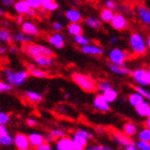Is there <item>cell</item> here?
I'll use <instances>...</instances> for the list:
<instances>
[{
  "label": "cell",
  "mask_w": 150,
  "mask_h": 150,
  "mask_svg": "<svg viewBox=\"0 0 150 150\" xmlns=\"http://www.w3.org/2000/svg\"><path fill=\"white\" fill-rule=\"evenodd\" d=\"M3 75L6 79V83L12 85L13 87H19V86H22L26 83L29 76V73L26 70L14 71L12 69L6 68V69L3 70Z\"/></svg>",
  "instance_id": "6da1fadb"
},
{
  "label": "cell",
  "mask_w": 150,
  "mask_h": 150,
  "mask_svg": "<svg viewBox=\"0 0 150 150\" xmlns=\"http://www.w3.org/2000/svg\"><path fill=\"white\" fill-rule=\"evenodd\" d=\"M129 45L130 48L136 56H144L147 53V44L144 35L139 32H133L129 39Z\"/></svg>",
  "instance_id": "7a4b0ae2"
},
{
  "label": "cell",
  "mask_w": 150,
  "mask_h": 150,
  "mask_svg": "<svg viewBox=\"0 0 150 150\" xmlns=\"http://www.w3.org/2000/svg\"><path fill=\"white\" fill-rule=\"evenodd\" d=\"M72 79L78 87L86 92H93L97 90V83L89 75L75 72L72 74Z\"/></svg>",
  "instance_id": "3957f363"
},
{
  "label": "cell",
  "mask_w": 150,
  "mask_h": 150,
  "mask_svg": "<svg viewBox=\"0 0 150 150\" xmlns=\"http://www.w3.org/2000/svg\"><path fill=\"white\" fill-rule=\"evenodd\" d=\"M23 50L25 52V54H27L28 56H30L31 58L35 56H40V55H44V56H54V52L50 50V47L41 45V44H35V43H25Z\"/></svg>",
  "instance_id": "277c9868"
},
{
  "label": "cell",
  "mask_w": 150,
  "mask_h": 150,
  "mask_svg": "<svg viewBox=\"0 0 150 150\" xmlns=\"http://www.w3.org/2000/svg\"><path fill=\"white\" fill-rule=\"evenodd\" d=\"M130 56L131 55L129 52H125L118 47H114L112 50H110L108 59L112 63H115L118 66H125V61L130 58Z\"/></svg>",
  "instance_id": "5b68a950"
},
{
  "label": "cell",
  "mask_w": 150,
  "mask_h": 150,
  "mask_svg": "<svg viewBox=\"0 0 150 150\" xmlns=\"http://www.w3.org/2000/svg\"><path fill=\"white\" fill-rule=\"evenodd\" d=\"M131 75L135 83L137 85H139V86L147 87V86L150 85V71L149 70L139 68V69L134 70V71L131 73Z\"/></svg>",
  "instance_id": "8992f818"
},
{
  "label": "cell",
  "mask_w": 150,
  "mask_h": 150,
  "mask_svg": "<svg viewBox=\"0 0 150 150\" xmlns=\"http://www.w3.org/2000/svg\"><path fill=\"white\" fill-rule=\"evenodd\" d=\"M110 25L114 29L118 30V31H122L125 29L128 28L129 23L128 19L125 18V15H122L121 13H115L112 16V21H110Z\"/></svg>",
  "instance_id": "52a82bcc"
},
{
  "label": "cell",
  "mask_w": 150,
  "mask_h": 150,
  "mask_svg": "<svg viewBox=\"0 0 150 150\" xmlns=\"http://www.w3.org/2000/svg\"><path fill=\"white\" fill-rule=\"evenodd\" d=\"M13 145H15V147L19 150H28L30 148L28 135L24 133H17L13 137Z\"/></svg>",
  "instance_id": "ba28073f"
},
{
  "label": "cell",
  "mask_w": 150,
  "mask_h": 150,
  "mask_svg": "<svg viewBox=\"0 0 150 150\" xmlns=\"http://www.w3.org/2000/svg\"><path fill=\"white\" fill-rule=\"evenodd\" d=\"M81 52L86 55H90V56H101L104 54L103 47H101L100 45L97 44H86L81 46Z\"/></svg>",
  "instance_id": "9c48e42d"
},
{
  "label": "cell",
  "mask_w": 150,
  "mask_h": 150,
  "mask_svg": "<svg viewBox=\"0 0 150 150\" xmlns=\"http://www.w3.org/2000/svg\"><path fill=\"white\" fill-rule=\"evenodd\" d=\"M93 107L96 110H100L102 112H107L110 110V105L107 102V100L104 98V96L102 93L98 94L97 97L94 98L93 100Z\"/></svg>",
  "instance_id": "30bf717a"
},
{
  "label": "cell",
  "mask_w": 150,
  "mask_h": 150,
  "mask_svg": "<svg viewBox=\"0 0 150 150\" xmlns=\"http://www.w3.org/2000/svg\"><path fill=\"white\" fill-rule=\"evenodd\" d=\"M48 43L60 50V48H63L66 45V39L60 33V31H55L54 33L48 35Z\"/></svg>",
  "instance_id": "8fae6325"
},
{
  "label": "cell",
  "mask_w": 150,
  "mask_h": 150,
  "mask_svg": "<svg viewBox=\"0 0 150 150\" xmlns=\"http://www.w3.org/2000/svg\"><path fill=\"white\" fill-rule=\"evenodd\" d=\"M112 138H114V141H115L116 144L118 145L119 147H122V148H125L127 146H129V145L134 144L130 136L125 135V133L122 134L120 132L112 133Z\"/></svg>",
  "instance_id": "7c38bea8"
},
{
  "label": "cell",
  "mask_w": 150,
  "mask_h": 150,
  "mask_svg": "<svg viewBox=\"0 0 150 150\" xmlns=\"http://www.w3.org/2000/svg\"><path fill=\"white\" fill-rule=\"evenodd\" d=\"M21 29H22L23 32H25L26 35H30V37H38L40 35V30L38 28V26L32 22H30V21L23 22Z\"/></svg>",
  "instance_id": "4fadbf2b"
},
{
  "label": "cell",
  "mask_w": 150,
  "mask_h": 150,
  "mask_svg": "<svg viewBox=\"0 0 150 150\" xmlns=\"http://www.w3.org/2000/svg\"><path fill=\"white\" fill-rule=\"evenodd\" d=\"M55 147L57 150H75V146L73 144L72 138L68 137L67 135L61 138H58Z\"/></svg>",
  "instance_id": "5bb4252c"
},
{
  "label": "cell",
  "mask_w": 150,
  "mask_h": 150,
  "mask_svg": "<svg viewBox=\"0 0 150 150\" xmlns=\"http://www.w3.org/2000/svg\"><path fill=\"white\" fill-rule=\"evenodd\" d=\"M108 69L112 73L119 76H130L132 73V71L130 69H128L125 66H118L115 63L110 62L108 63Z\"/></svg>",
  "instance_id": "9a60e30c"
},
{
  "label": "cell",
  "mask_w": 150,
  "mask_h": 150,
  "mask_svg": "<svg viewBox=\"0 0 150 150\" xmlns=\"http://www.w3.org/2000/svg\"><path fill=\"white\" fill-rule=\"evenodd\" d=\"M136 13H137L138 17L141 18L142 23L145 24L146 26L150 25V10L149 8L145 6H138L136 8Z\"/></svg>",
  "instance_id": "2e32d148"
},
{
  "label": "cell",
  "mask_w": 150,
  "mask_h": 150,
  "mask_svg": "<svg viewBox=\"0 0 150 150\" xmlns=\"http://www.w3.org/2000/svg\"><path fill=\"white\" fill-rule=\"evenodd\" d=\"M27 71L31 76L37 78H46L50 76L48 72L45 71L43 69H40V68H37L35 64H27Z\"/></svg>",
  "instance_id": "e0dca14e"
},
{
  "label": "cell",
  "mask_w": 150,
  "mask_h": 150,
  "mask_svg": "<svg viewBox=\"0 0 150 150\" xmlns=\"http://www.w3.org/2000/svg\"><path fill=\"white\" fill-rule=\"evenodd\" d=\"M35 64L42 68H48V67L54 64V58L50 56H44V55H40V56H35L32 58Z\"/></svg>",
  "instance_id": "ac0fdd59"
},
{
  "label": "cell",
  "mask_w": 150,
  "mask_h": 150,
  "mask_svg": "<svg viewBox=\"0 0 150 150\" xmlns=\"http://www.w3.org/2000/svg\"><path fill=\"white\" fill-rule=\"evenodd\" d=\"M71 138H72L73 144H74V146H75V150H83V149H85V148H87L88 139L86 137L74 133V135H73Z\"/></svg>",
  "instance_id": "d6986e66"
},
{
  "label": "cell",
  "mask_w": 150,
  "mask_h": 150,
  "mask_svg": "<svg viewBox=\"0 0 150 150\" xmlns=\"http://www.w3.org/2000/svg\"><path fill=\"white\" fill-rule=\"evenodd\" d=\"M66 18L70 23H81L83 21L81 13L76 9H69L66 12Z\"/></svg>",
  "instance_id": "ffe728a7"
},
{
  "label": "cell",
  "mask_w": 150,
  "mask_h": 150,
  "mask_svg": "<svg viewBox=\"0 0 150 150\" xmlns=\"http://www.w3.org/2000/svg\"><path fill=\"white\" fill-rule=\"evenodd\" d=\"M135 110L137 112V115L141 116V117H145V118L150 117V105L145 100L135 106Z\"/></svg>",
  "instance_id": "44dd1931"
},
{
  "label": "cell",
  "mask_w": 150,
  "mask_h": 150,
  "mask_svg": "<svg viewBox=\"0 0 150 150\" xmlns=\"http://www.w3.org/2000/svg\"><path fill=\"white\" fill-rule=\"evenodd\" d=\"M13 6H14L15 12L17 14H21V15H25L26 12L30 9V6H28V3H27L26 0H17V1L14 2Z\"/></svg>",
  "instance_id": "7402d4cb"
},
{
  "label": "cell",
  "mask_w": 150,
  "mask_h": 150,
  "mask_svg": "<svg viewBox=\"0 0 150 150\" xmlns=\"http://www.w3.org/2000/svg\"><path fill=\"white\" fill-rule=\"evenodd\" d=\"M28 139L30 143V147L37 148L44 143V136L40 133H30L28 135Z\"/></svg>",
  "instance_id": "603a6c76"
},
{
  "label": "cell",
  "mask_w": 150,
  "mask_h": 150,
  "mask_svg": "<svg viewBox=\"0 0 150 150\" xmlns=\"http://www.w3.org/2000/svg\"><path fill=\"white\" fill-rule=\"evenodd\" d=\"M12 40L16 43L19 44H25V43H29L32 41V37L26 35L25 32L19 31V32H15L14 35H12Z\"/></svg>",
  "instance_id": "cb8c5ba5"
},
{
  "label": "cell",
  "mask_w": 150,
  "mask_h": 150,
  "mask_svg": "<svg viewBox=\"0 0 150 150\" xmlns=\"http://www.w3.org/2000/svg\"><path fill=\"white\" fill-rule=\"evenodd\" d=\"M145 100V98L142 96L141 93H138L137 91H135V92H132V93L129 94L128 97V101H129V104L131 105V106L135 107L136 105L143 102Z\"/></svg>",
  "instance_id": "d4e9b609"
},
{
  "label": "cell",
  "mask_w": 150,
  "mask_h": 150,
  "mask_svg": "<svg viewBox=\"0 0 150 150\" xmlns=\"http://www.w3.org/2000/svg\"><path fill=\"white\" fill-rule=\"evenodd\" d=\"M25 96L30 102H32V103L38 104V103H41V102L43 101V96L41 93H39V92H37V91L27 90L25 92Z\"/></svg>",
  "instance_id": "484cf974"
},
{
  "label": "cell",
  "mask_w": 150,
  "mask_h": 150,
  "mask_svg": "<svg viewBox=\"0 0 150 150\" xmlns=\"http://www.w3.org/2000/svg\"><path fill=\"white\" fill-rule=\"evenodd\" d=\"M85 23L88 27H90L91 29H94V30H98V29L101 28V25H102V21L99 19L98 17H94V16H89L85 19Z\"/></svg>",
  "instance_id": "4316f807"
},
{
  "label": "cell",
  "mask_w": 150,
  "mask_h": 150,
  "mask_svg": "<svg viewBox=\"0 0 150 150\" xmlns=\"http://www.w3.org/2000/svg\"><path fill=\"white\" fill-rule=\"evenodd\" d=\"M102 94L104 96V98L106 99L108 103L115 102V101L118 99V92H117V90H115L112 87L108 88L106 90H104L103 92H102Z\"/></svg>",
  "instance_id": "83f0119b"
},
{
  "label": "cell",
  "mask_w": 150,
  "mask_h": 150,
  "mask_svg": "<svg viewBox=\"0 0 150 150\" xmlns=\"http://www.w3.org/2000/svg\"><path fill=\"white\" fill-rule=\"evenodd\" d=\"M137 131H138L137 125H135V123H133V122H127V123L123 125V133H125V135L130 136V137L136 135Z\"/></svg>",
  "instance_id": "f1b7e54d"
},
{
  "label": "cell",
  "mask_w": 150,
  "mask_h": 150,
  "mask_svg": "<svg viewBox=\"0 0 150 150\" xmlns=\"http://www.w3.org/2000/svg\"><path fill=\"white\" fill-rule=\"evenodd\" d=\"M68 32L70 35H76L83 33V26L79 23H70L68 26Z\"/></svg>",
  "instance_id": "f546056e"
},
{
  "label": "cell",
  "mask_w": 150,
  "mask_h": 150,
  "mask_svg": "<svg viewBox=\"0 0 150 150\" xmlns=\"http://www.w3.org/2000/svg\"><path fill=\"white\" fill-rule=\"evenodd\" d=\"M114 11L110 9H107V8H104L100 13V19L102 22H105V23H110L112 21V16H114Z\"/></svg>",
  "instance_id": "4dcf8cb0"
},
{
  "label": "cell",
  "mask_w": 150,
  "mask_h": 150,
  "mask_svg": "<svg viewBox=\"0 0 150 150\" xmlns=\"http://www.w3.org/2000/svg\"><path fill=\"white\" fill-rule=\"evenodd\" d=\"M12 41V35L8 29H0V43H10Z\"/></svg>",
  "instance_id": "1f68e13d"
},
{
  "label": "cell",
  "mask_w": 150,
  "mask_h": 150,
  "mask_svg": "<svg viewBox=\"0 0 150 150\" xmlns=\"http://www.w3.org/2000/svg\"><path fill=\"white\" fill-rule=\"evenodd\" d=\"M12 145H13V136H11L9 133L0 136V146L1 147H10Z\"/></svg>",
  "instance_id": "d6a6232c"
},
{
  "label": "cell",
  "mask_w": 150,
  "mask_h": 150,
  "mask_svg": "<svg viewBox=\"0 0 150 150\" xmlns=\"http://www.w3.org/2000/svg\"><path fill=\"white\" fill-rule=\"evenodd\" d=\"M42 8H43L45 11H48V12H54V11H57L58 8H59V4L53 0V1H50V2H45L42 3Z\"/></svg>",
  "instance_id": "836d02e7"
},
{
  "label": "cell",
  "mask_w": 150,
  "mask_h": 150,
  "mask_svg": "<svg viewBox=\"0 0 150 150\" xmlns=\"http://www.w3.org/2000/svg\"><path fill=\"white\" fill-rule=\"evenodd\" d=\"M137 134L138 139H142V141H147L150 142V129L149 128H145L143 130L136 133Z\"/></svg>",
  "instance_id": "e575fe53"
},
{
  "label": "cell",
  "mask_w": 150,
  "mask_h": 150,
  "mask_svg": "<svg viewBox=\"0 0 150 150\" xmlns=\"http://www.w3.org/2000/svg\"><path fill=\"white\" fill-rule=\"evenodd\" d=\"M74 42L79 46H83V45L89 43V39L87 37H85L83 33H79V35H74Z\"/></svg>",
  "instance_id": "d590c367"
},
{
  "label": "cell",
  "mask_w": 150,
  "mask_h": 150,
  "mask_svg": "<svg viewBox=\"0 0 150 150\" xmlns=\"http://www.w3.org/2000/svg\"><path fill=\"white\" fill-rule=\"evenodd\" d=\"M50 133L54 137V139H58V138H61L67 135V132L64 130H61V129H53Z\"/></svg>",
  "instance_id": "8d00e7d4"
},
{
  "label": "cell",
  "mask_w": 150,
  "mask_h": 150,
  "mask_svg": "<svg viewBox=\"0 0 150 150\" xmlns=\"http://www.w3.org/2000/svg\"><path fill=\"white\" fill-rule=\"evenodd\" d=\"M133 88L135 89V91H137L138 93H141L145 99H148V100L150 99V92L148 90H146L143 86H139V85H138V86H134Z\"/></svg>",
  "instance_id": "74e56055"
},
{
  "label": "cell",
  "mask_w": 150,
  "mask_h": 150,
  "mask_svg": "<svg viewBox=\"0 0 150 150\" xmlns=\"http://www.w3.org/2000/svg\"><path fill=\"white\" fill-rule=\"evenodd\" d=\"M13 89V86L10 85L9 83L6 81H0V93H3V92H9Z\"/></svg>",
  "instance_id": "f35d334b"
},
{
  "label": "cell",
  "mask_w": 150,
  "mask_h": 150,
  "mask_svg": "<svg viewBox=\"0 0 150 150\" xmlns=\"http://www.w3.org/2000/svg\"><path fill=\"white\" fill-rule=\"evenodd\" d=\"M135 145H136L137 149H139V150H150V142L139 139Z\"/></svg>",
  "instance_id": "ab89813d"
},
{
  "label": "cell",
  "mask_w": 150,
  "mask_h": 150,
  "mask_svg": "<svg viewBox=\"0 0 150 150\" xmlns=\"http://www.w3.org/2000/svg\"><path fill=\"white\" fill-rule=\"evenodd\" d=\"M27 3H28V6H30V9H33V10H39L42 8V2H41V0H26Z\"/></svg>",
  "instance_id": "60d3db41"
},
{
  "label": "cell",
  "mask_w": 150,
  "mask_h": 150,
  "mask_svg": "<svg viewBox=\"0 0 150 150\" xmlns=\"http://www.w3.org/2000/svg\"><path fill=\"white\" fill-rule=\"evenodd\" d=\"M10 121V115L8 112L0 110V125H6Z\"/></svg>",
  "instance_id": "b9f144b4"
},
{
  "label": "cell",
  "mask_w": 150,
  "mask_h": 150,
  "mask_svg": "<svg viewBox=\"0 0 150 150\" xmlns=\"http://www.w3.org/2000/svg\"><path fill=\"white\" fill-rule=\"evenodd\" d=\"M75 133H76V134L81 135V136H84V137H86L88 141H89V139H92V134H91V132L87 131V130H84V129H78V130L75 131Z\"/></svg>",
  "instance_id": "7bdbcfd3"
},
{
  "label": "cell",
  "mask_w": 150,
  "mask_h": 150,
  "mask_svg": "<svg viewBox=\"0 0 150 150\" xmlns=\"http://www.w3.org/2000/svg\"><path fill=\"white\" fill-rule=\"evenodd\" d=\"M112 87V84L110 83H108V81H100L99 84L97 85V89H99V90L101 91V92H103L104 90H106V89H108V88Z\"/></svg>",
  "instance_id": "ee69618b"
},
{
  "label": "cell",
  "mask_w": 150,
  "mask_h": 150,
  "mask_svg": "<svg viewBox=\"0 0 150 150\" xmlns=\"http://www.w3.org/2000/svg\"><path fill=\"white\" fill-rule=\"evenodd\" d=\"M105 8L114 11V10L117 9V3H116V1H114V0H106V1H105Z\"/></svg>",
  "instance_id": "f6af8a7d"
},
{
  "label": "cell",
  "mask_w": 150,
  "mask_h": 150,
  "mask_svg": "<svg viewBox=\"0 0 150 150\" xmlns=\"http://www.w3.org/2000/svg\"><path fill=\"white\" fill-rule=\"evenodd\" d=\"M87 149L88 150H110L112 148L107 147V146H103V145H93L91 147H88Z\"/></svg>",
  "instance_id": "bcb514c9"
},
{
  "label": "cell",
  "mask_w": 150,
  "mask_h": 150,
  "mask_svg": "<svg viewBox=\"0 0 150 150\" xmlns=\"http://www.w3.org/2000/svg\"><path fill=\"white\" fill-rule=\"evenodd\" d=\"M62 28H63V26L60 22H54L53 24H52V29H53L54 31H61Z\"/></svg>",
  "instance_id": "7dc6e473"
},
{
  "label": "cell",
  "mask_w": 150,
  "mask_h": 150,
  "mask_svg": "<svg viewBox=\"0 0 150 150\" xmlns=\"http://www.w3.org/2000/svg\"><path fill=\"white\" fill-rule=\"evenodd\" d=\"M35 149L37 150H52V145H50V143L44 142L43 144H41L40 146H38Z\"/></svg>",
  "instance_id": "c3c4849f"
},
{
  "label": "cell",
  "mask_w": 150,
  "mask_h": 150,
  "mask_svg": "<svg viewBox=\"0 0 150 150\" xmlns=\"http://www.w3.org/2000/svg\"><path fill=\"white\" fill-rule=\"evenodd\" d=\"M15 1L16 0H1L2 6H6V8H11V6H13V4H14Z\"/></svg>",
  "instance_id": "681fc988"
},
{
  "label": "cell",
  "mask_w": 150,
  "mask_h": 150,
  "mask_svg": "<svg viewBox=\"0 0 150 150\" xmlns=\"http://www.w3.org/2000/svg\"><path fill=\"white\" fill-rule=\"evenodd\" d=\"M35 14H37V10H33V9H29L27 12H26L25 15L27 16V17H30V18H32V17H35Z\"/></svg>",
  "instance_id": "f907efd6"
},
{
  "label": "cell",
  "mask_w": 150,
  "mask_h": 150,
  "mask_svg": "<svg viewBox=\"0 0 150 150\" xmlns=\"http://www.w3.org/2000/svg\"><path fill=\"white\" fill-rule=\"evenodd\" d=\"M9 133V130L6 127V125H0V136L4 134H8Z\"/></svg>",
  "instance_id": "816d5d0a"
},
{
  "label": "cell",
  "mask_w": 150,
  "mask_h": 150,
  "mask_svg": "<svg viewBox=\"0 0 150 150\" xmlns=\"http://www.w3.org/2000/svg\"><path fill=\"white\" fill-rule=\"evenodd\" d=\"M44 136V142H46V143H52V142H54L55 139H54V137L50 135V133H47V134H45V135H43Z\"/></svg>",
  "instance_id": "f5cc1de1"
},
{
  "label": "cell",
  "mask_w": 150,
  "mask_h": 150,
  "mask_svg": "<svg viewBox=\"0 0 150 150\" xmlns=\"http://www.w3.org/2000/svg\"><path fill=\"white\" fill-rule=\"evenodd\" d=\"M27 125H28V127H35V125H37V120L30 117V118L27 119Z\"/></svg>",
  "instance_id": "db71d44e"
},
{
  "label": "cell",
  "mask_w": 150,
  "mask_h": 150,
  "mask_svg": "<svg viewBox=\"0 0 150 150\" xmlns=\"http://www.w3.org/2000/svg\"><path fill=\"white\" fill-rule=\"evenodd\" d=\"M9 50H10V53L11 54H17L19 52V48H18L17 45H11L10 48H9Z\"/></svg>",
  "instance_id": "11a10c76"
},
{
  "label": "cell",
  "mask_w": 150,
  "mask_h": 150,
  "mask_svg": "<svg viewBox=\"0 0 150 150\" xmlns=\"http://www.w3.org/2000/svg\"><path fill=\"white\" fill-rule=\"evenodd\" d=\"M125 150H138L137 147H136V145L135 144H132V145H129L127 147L125 148Z\"/></svg>",
  "instance_id": "9f6ffc18"
},
{
  "label": "cell",
  "mask_w": 150,
  "mask_h": 150,
  "mask_svg": "<svg viewBox=\"0 0 150 150\" xmlns=\"http://www.w3.org/2000/svg\"><path fill=\"white\" fill-rule=\"evenodd\" d=\"M6 52H8V48L4 45H0V55H4Z\"/></svg>",
  "instance_id": "6f0895ef"
},
{
  "label": "cell",
  "mask_w": 150,
  "mask_h": 150,
  "mask_svg": "<svg viewBox=\"0 0 150 150\" xmlns=\"http://www.w3.org/2000/svg\"><path fill=\"white\" fill-rule=\"evenodd\" d=\"M110 42L112 44H117V43L119 42V39H118L117 37H112V38L110 39Z\"/></svg>",
  "instance_id": "680465c9"
},
{
  "label": "cell",
  "mask_w": 150,
  "mask_h": 150,
  "mask_svg": "<svg viewBox=\"0 0 150 150\" xmlns=\"http://www.w3.org/2000/svg\"><path fill=\"white\" fill-rule=\"evenodd\" d=\"M145 125H146V128H149L150 127V118L149 117H146V122H145Z\"/></svg>",
  "instance_id": "91938a15"
},
{
  "label": "cell",
  "mask_w": 150,
  "mask_h": 150,
  "mask_svg": "<svg viewBox=\"0 0 150 150\" xmlns=\"http://www.w3.org/2000/svg\"><path fill=\"white\" fill-rule=\"evenodd\" d=\"M16 21H17V23H21V24H22V23H23V15H21V14H19V16L17 17V19H16Z\"/></svg>",
  "instance_id": "94428289"
},
{
  "label": "cell",
  "mask_w": 150,
  "mask_h": 150,
  "mask_svg": "<svg viewBox=\"0 0 150 150\" xmlns=\"http://www.w3.org/2000/svg\"><path fill=\"white\" fill-rule=\"evenodd\" d=\"M146 44H147L148 48H149V47H150V37H148V39L146 40Z\"/></svg>",
  "instance_id": "6125c7cd"
},
{
  "label": "cell",
  "mask_w": 150,
  "mask_h": 150,
  "mask_svg": "<svg viewBox=\"0 0 150 150\" xmlns=\"http://www.w3.org/2000/svg\"><path fill=\"white\" fill-rule=\"evenodd\" d=\"M4 15V11H3L2 8H0V16H3Z\"/></svg>",
  "instance_id": "be15d7a7"
},
{
  "label": "cell",
  "mask_w": 150,
  "mask_h": 150,
  "mask_svg": "<svg viewBox=\"0 0 150 150\" xmlns=\"http://www.w3.org/2000/svg\"><path fill=\"white\" fill-rule=\"evenodd\" d=\"M70 96H71V94H70L69 92H67V93H64V98H66V99H69Z\"/></svg>",
  "instance_id": "e7e4bbea"
},
{
  "label": "cell",
  "mask_w": 150,
  "mask_h": 150,
  "mask_svg": "<svg viewBox=\"0 0 150 150\" xmlns=\"http://www.w3.org/2000/svg\"><path fill=\"white\" fill-rule=\"evenodd\" d=\"M50 1H53V0H41V2H42V3H45V2H50Z\"/></svg>",
  "instance_id": "03108f58"
}]
</instances>
